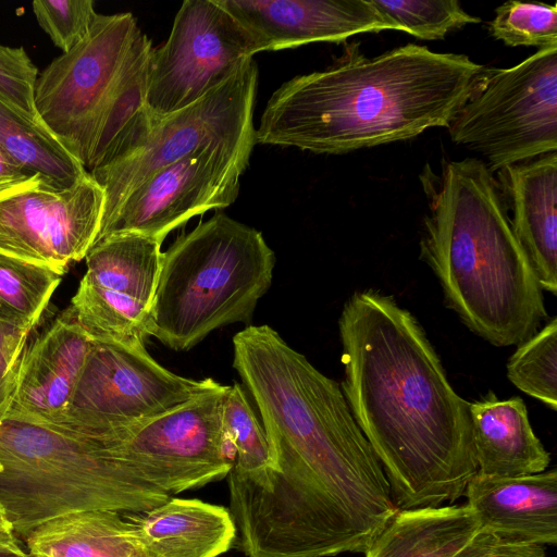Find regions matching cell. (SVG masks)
<instances>
[{
	"label": "cell",
	"mask_w": 557,
	"mask_h": 557,
	"mask_svg": "<svg viewBox=\"0 0 557 557\" xmlns=\"http://www.w3.org/2000/svg\"><path fill=\"white\" fill-rule=\"evenodd\" d=\"M233 368L259 411L268 466L227 479L247 557L364 553L399 510L338 383L271 326L233 337Z\"/></svg>",
	"instance_id": "6da1fadb"
},
{
	"label": "cell",
	"mask_w": 557,
	"mask_h": 557,
	"mask_svg": "<svg viewBox=\"0 0 557 557\" xmlns=\"http://www.w3.org/2000/svg\"><path fill=\"white\" fill-rule=\"evenodd\" d=\"M342 391L398 509L461 497L478 472L469 403L416 318L392 296L354 293L338 321Z\"/></svg>",
	"instance_id": "7a4b0ae2"
},
{
	"label": "cell",
	"mask_w": 557,
	"mask_h": 557,
	"mask_svg": "<svg viewBox=\"0 0 557 557\" xmlns=\"http://www.w3.org/2000/svg\"><path fill=\"white\" fill-rule=\"evenodd\" d=\"M483 67L413 44L373 58L351 45L332 66L272 94L256 144L342 154L448 127Z\"/></svg>",
	"instance_id": "3957f363"
},
{
	"label": "cell",
	"mask_w": 557,
	"mask_h": 557,
	"mask_svg": "<svg viewBox=\"0 0 557 557\" xmlns=\"http://www.w3.org/2000/svg\"><path fill=\"white\" fill-rule=\"evenodd\" d=\"M430 212L421 257L462 322L495 346H518L547 317L543 289L518 243L497 181L476 158L421 176Z\"/></svg>",
	"instance_id": "277c9868"
},
{
	"label": "cell",
	"mask_w": 557,
	"mask_h": 557,
	"mask_svg": "<svg viewBox=\"0 0 557 557\" xmlns=\"http://www.w3.org/2000/svg\"><path fill=\"white\" fill-rule=\"evenodd\" d=\"M122 425L72 410L46 421L0 419V506L13 531L25 537L64 515L140 513L166 502L127 460Z\"/></svg>",
	"instance_id": "5b68a950"
},
{
	"label": "cell",
	"mask_w": 557,
	"mask_h": 557,
	"mask_svg": "<svg viewBox=\"0 0 557 557\" xmlns=\"http://www.w3.org/2000/svg\"><path fill=\"white\" fill-rule=\"evenodd\" d=\"M274 267V251L261 232L214 214L163 252L152 336L172 350L188 351L214 330L250 323Z\"/></svg>",
	"instance_id": "8992f818"
},
{
	"label": "cell",
	"mask_w": 557,
	"mask_h": 557,
	"mask_svg": "<svg viewBox=\"0 0 557 557\" xmlns=\"http://www.w3.org/2000/svg\"><path fill=\"white\" fill-rule=\"evenodd\" d=\"M451 141L480 152L492 173L557 150V48L486 69L448 125Z\"/></svg>",
	"instance_id": "52a82bcc"
},
{
	"label": "cell",
	"mask_w": 557,
	"mask_h": 557,
	"mask_svg": "<svg viewBox=\"0 0 557 557\" xmlns=\"http://www.w3.org/2000/svg\"><path fill=\"white\" fill-rule=\"evenodd\" d=\"M257 86L258 66L251 58L198 101L151 119L145 135L125 154L88 172L106 195L100 231L129 193L159 169L210 145L253 147Z\"/></svg>",
	"instance_id": "ba28073f"
},
{
	"label": "cell",
	"mask_w": 557,
	"mask_h": 557,
	"mask_svg": "<svg viewBox=\"0 0 557 557\" xmlns=\"http://www.w3.org/2000/svg\"><path fill=\"white\" fill-rule=\"evenodd\" d=\"M139 30L132 13L98 14L87 36L38 74L37 115L86 171L110 99Z\"/></svg>",
	"instance_id": "9c48e42d"
},
{
	"label": "cell",
	"mask_w": 557,
	"mask_h": 557,
	"mask_svg": "<svg viewBox=\"0 0 557 557\" xmlns=\"http://www.w3.org/2000/svg\"><path fill=\"white\" fill-rule=\"evenodd\" d=\"M104 203L88 172L70 187L29 174L0 191V250L64 274L95 244Z\"/></svg>",
	"instance_id": "30bf717a"
},
{
	"label": "cell",
	"mask_w": 557,
	"mask_h": 557,
	"mask_svg": "<svg viewBox=\"0 0 557 557\" xmlns=\"http://www.w3.org/2000/svg\"><path fill=\"white\" fill-rule=\"evenodd\" d=\"M246 32L215 0H185L151 51L146 109L163 119L198 101L253 57Z\"/></svg>",
	"instance_id": "8fae6325"
},
{
	"label": "cell",
	"mask_w": 557,
	"mask_h": 557,
	"mask_svg": "<svg viewBox=\"0 0 557 557\" xmlns=\"http://www.w3.org/2000/svg\"><path fill=\"white\" fill-rule=\"evenodd\" d=\"M228 387L220 384L161 414L124 424L125 456L143 479L171 496L227 476L233 457L222 405Z\"/></svg>",
	"instance_id": "7c38bea8"
},
{
	"label": "cell",
	"mask_w": 557,
	"mask_h": 557,
	"mask_svg": "<svg viewBox=\"0 0 557 557\" xmlns=\"http://www.w3.org/2000/svg\"><path fill=\"white\" fill-rule=\"evenodd\" d=\"M252 148L210 145L159 169L129 193L96 242L123 232L163 242L194 215L228 207Z\"/></svg>",
	"instance_id": "4fadbf2b"
},
{
	"label": "cell",
	"mask_w": 557,
	"mask_h": 557,
	"mask_svg": "<svg viewBox=\"0 0 557 557\" xmlns=\"http://www.w3.org/2000/svg\"><path fill=\"white\" fill-rule=\"evenodd\" d=\"M219 385L212 377L177 375L147 349L92 341L69 410L128 422L161 414Z\"/></svg>",
	"instance_id": "5bb4252c"
},
{
	"label": "cell",
	"mask_w": 557,
	"mask_h": 557,
	"mask_svg": "<svg viewBox=\"0 0 557 557\" xmlns=\"http://www.w3.org/2000/svg\"><path fill=\"white\" fill-rule=\"evenodd\" d=\"M215 1L246 32L255 54L395 29L370 0Z\"/></svg>",
	"instance_id": "9a60e30c"
},
{
	"label": "cell",
	"mask_w": 557,
	"mask_h": 557,
	"mask_svg": "<svg viewBox=\"0 0 557 557\" xmlns=\"http://www.w3.org/2000/svg\"><path fill=\"white\" fill-rule=\"evenodd\" d=\"M91 343L69 307L29 339L14 394L0 419L46 421L65 413Z\"/></svg>",
	"instance_id": "2e32d148"
},
{
	"label": "cell",
	"mask_w": 557,
	"mask_h": 557,
	"mask_svg": "<svg viewBox=\"0 0 557 557\" xmlns=\"http://www.w3.org/2000/svg\"><path fill=\"white\" fill-rule=\"evenodd\" d=\"M466 505L481 530L510 542L557 544V472L497 476L476 472L468 482Z\"/></svg>",
	"instance_id": "e0dca14e"
},
{
	"label": "cell",
	"mask_w": 557,
	"mask_h": 557,
	"mask_svg": "<svg viewBox=\"0 0 557 557\" xmlns=\"http://www.w3.org/2000/svg\"><path fill=\"white\" fill-rule=\"evenodd\" d=\"M512 232L543 290L557 292V152L498 170Z\"/></svg>",
	"instance_id": "ac0fdd59"
},
{
	"label": "cell",
	"mask_w": 557,
	"mask_h": 557,
	"mask_svg": "<svg viewBox=\"0 0 557 557\" xmlns=\"http://www.w3.org/2000/svg\"><path fill=\"white\" fill-rule=\"evenodd\" d=\"M124 516L135 525L144 557H219L237 533L227 508L200 499L170 497L150 510Z\"/></svg>",
	"instance_id": "d6986e66"
},
{
	"label": "cell",
	"mask_w": 557,
	"mask_h": 557,
	"mask_svg": "<svg viewBox=\"0 0 557 557\" xmlns=\"http://www.w3.org/2000/svg\"><path fill=\"white\" fill-rule=\"evenodd\" d=\"M478 472L516 476L547 470L550 456L535 435L520 397L502 400L488 392L469 403Z\"/></svg>",
	"instance_id": "ffe728a7"
},
{
	"label": "cell",
	"mask_w": 557,
	"mask_h": 557,
	"mask_svg": "<svg viewBox=\"0 0 557 557\" xmlns=\"http://www.w3.org/2000/svg\"><path fill=\"white\" fill-rule=\"evenodd\" d=\"M465 505L399 509L364 557H454L480 532Z\"/></svg>",
	"instance_id": "44dd1931"
},
{
	"label": "cell",
	"mask_w": 557,
	"mask_h": 557,
	"mask_svg": "<svg viewBox=\"0 0 557 557\" xmlns=\"http://www.w3.org/2000/svg\"><path fill=\"white\" fill-rule=\"evenodd\" d=\"M25 539L33 557H144L134 523L111 510L64 515Z\"/></svg>",
	"instance_id": "7402d4cb"
},
{
	"label": "cell",
	"mask_w": 557,
	"mask_h": 557,
	"mask_svg": "<svg viewBox=\"0 0 557 557\" xmlns=\"http://www.w3.org/2000/svg\"><path fill=\"white\" fill-rule=\"evenodd\" d=\"M162 243L135 232L110 234L87 252L83 278L126 295L151 310L162 263Z\"/></svg>",
	"instance_id": "603a6c76"
},
{
	"label": "cell",
	"mask_w": 557,
	"mask_h": 557,
	"mask_svg": "<svg viewBox=\"0 0 557 557\" xmlns=\"http://www.w3.org/2000/svg\"><path fill=\"white\" fill-rule=\"evenodd\" d=\"M70 309L94 342L129 349H146L153 333L152 312L141 302L84 278Z\"/></svg>",
	"instance_id": "cb8c5ba5"
},
{
	"label": "cell",
	"mask_w": 557,
	"mask_h": 557,
	"mask_svg": "<svg viewBox=\"0 0 557 557\" xmlns=\"http://www.w3.org/2000/svg\"><path fill=\"white\" fill-rule=\"evenodd\" d=\"M0 148L30 174H41L62 187L87 171L50 131L0 96Z\"/></svg>",
	"instance_id": "d4e9b609"
},
{
	"label": "cell",
	"mask_w": 557,
	"mask_h": 557,
	"mask_svg": "<svg viewBox=\"0 0 557 557\" xmlns=\"http://www.w3.org/2000/svg\"><path fill=\"white\" fill-rule=\"evenodd\" d=\"M152 49L150 39L139 30L107 108L87 172L97 168L112 153L135 121L146 111Z\"/></svg>",
	"instance_id": "484cf974"
},
{
	"label": "cell",
	"mask_w": 557,
	"mask_h": 557,
	"mask_svg": "<svg viewBox=\"0 0 557 557\" xmlns=\"http://www.w3.org/2000/svg\"><path fill=\"white\" fill-rule=\"evenodd\" d=\"M62 275L0 251V321L38 325Z\"/></svg>",
	"instance_id": "4316f807"
},
{
	"label": "cell",
	"mask_w": 557,
	"mask_h": 557,
	"mask_svg": "<svg viewBox=\"0 0 557 557\" xmlns=\"http://www.w3.org/2000/svg\"><path fill=\"white\" fill-rule=\"evenodd\" d=\"M222 426L233 451L227 479H244L260 473L269 462V446L246 391L239 383L228 387L222 405Z\"/></svg>",
	"instance_id": "83f0119b"
},
{
	"label": "cell",
	"mask_w": 557,
	"mask_h": 557,
	"mask_svg": "<svg viewBox=\"0 0 557 557\" xmlns=\"http://www.w3.org/2000/svg\"><path fill=\"white\" fill-rule=\"evenodd\" d=\"M508 380L524 394L557 409V319L518 345L507 362Z\"/></svg>",
	"instance_id": "f1b7e54d"
},
{
	"label": "cell",
	"mask_w": 557,
	"mask_h": 557,
	"mask_svg": "<svg viewBox=\"0 0 557 557\" xmlns=\"http://www.w3.org/2000/svg\"><path fill=\"white\" fill-rule=\"evenodd\" d=\"M396 30L417 38L435 40L467 24L481 22L467 13L457 0H370Z\"/></svg>",
	"instance_id": "f546056e"
},
{
	"label": "cell",
	"mask_w": 557,
	"mask_h": 557,
	"mask_svg": "<svg viewBox=\"0 0 557 557\" xmlns=\"http://www.w3.org/2000/svg\"><path fill=\"white\" fill-rule=\"evenodd\" d=\"M490 34L506 46L557 48V8L545 3L507 1L495 10Z\"/></svg>",
	"instance_id": "4dcf8cb0"
},
{
	"label": "cell",
	"mask_w": 557,
	"mask_h": 557,
	"mask_svg": "<svg viewBox=\"0 0 557 557\" xmlns=\"http://www.w3.org/2000/svg\"><path fill=\"white\" fill-rule=\"evenodd\" d=\"M32 7L39 26L62 53L87 36L98 15L92 0H38Z\"/></svg>",
	"instance_id": "1f68e13d"
},
{
	"label": "cell",
	"mask_w": 557,
	"mask_h": 557,
	"mask_svg": "<svg viewBox=\"0 0 557 557\" xmlns=\"http://www.w3.org/2000/svg\"><path fill=\"white\" fill-rule=\"evenodd\" d=\"M37 77V66L23 47L0 45V96L32 119L40 121L35 108Z\"/></svg>",
	"instance_id": "d6a6232c"
},
{
	"label": "cell",
	"mask_w": 557,
	"mask_h": 557,
	"mask_svg": "<svg viewBox=\"0 0 557 557\" xmlns=\"http://www.w3.org/2000/svg\"><path fill=\"white\" fill-rule=\"evenodd\" d=\"M36 327L0 321V413L14 394L22 358Z\"/></svg>",
	"instance_id": "836d02e7"
},
{
	"label": "cell",
	"mask_w": 557,
	"mask_h": 557,
	"mask_svg": "<svg viewBox=\"0 0 557 557\" xmlns=\"http://www.w3.org/2000/svg\"><path fill=\"white\" fill-rule=\"evenodd\" d=\"M454 557H546L543 546L502 540L488 531L476 536Z\"/></svg>",
	"instance_id": "e575fe53"
},
{
	"label": "cell",
	"mask_w": 557,
	"mask_h": 557,
	"mask_svg": "<svg viewBox=\"0 0 557 557\" xmlns=\"http://www.w3.org/2000/svg\"><path fill=\"white\" fill-rule=\"evenodd\" d=\"M29 174L0 148V191L21 182Z\"/></svg>",
	"instance_id": "d590c367"
},
{
	"label": "cell",
	"mask_w": 557,
	"mask_h": 557,
	"mask_svg": "<svg viewBox=\"0 0 557 557\" xmlns=\"http://www.w3.org/2000/svg\"><path fill=\"white\" fill-rule=\"evenodd\" d=\"M0 557H33L18 545L14 535L0 536Z\"/></svg>",
	"instance_id": "8d00e7d4"
},
{
	"label": "cell",
	"mask_w": 557,
	"mask_h": 557,
	"mask_svg": "<svg viewBox=\"0 0 557 557\" xmlns=\"http://www.w3.org/2000/svg\"><path fill=\"white\" fill-rule=\"evenodd\" d=\"M14 535L13 528L7 518V515L0 506V536H12Z\"/></svg>",
	"instance_id": "74e56055"
},
{
	"label": "cell",
	"mask_w": 557,
	"mask_h": 557,
	"mask_svg": "<svg viewBox=\"0 0 557 557\" xmlns=\"http://www.w3.org/2000/svg\"><path fill=\"white\" fill-rule=\"evenodd\" d=\"M1 251V250H0Z\"/></svg>",
	"instance_id": "f35d334b"
}]
</instances>
